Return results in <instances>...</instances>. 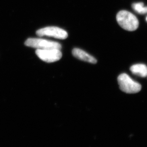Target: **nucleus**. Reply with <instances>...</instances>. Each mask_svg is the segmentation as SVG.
I'll return each mask as SVG.
<instances>
[{
	"mask_svg": "<svg viewBox=\"0 0 147 147\" xmlns=\"http://www.w3.org/2000/svg\"><path fill=\"white\" fill-rule=\"evenodd\" d=\"M25 44L27 46L37 49H56L61 50V44L58 42L40 38H29L26 41Z\"/></svg>",
	"mask_w": 147,
	"mask_h": 147,
	"instance_id": "obj_3",
	"label": "nucleus"
},
{
	"mask_svg": "<svg viewBox=\"0 0 147 147\" xmlns=\"http://www.w3.org/2000/svg\"><path fill=\"white\" fill-rule=\"evenodd\" d=\"M118 82L121 91L128 94L138 93L142 89L140 84L132 80L126 74H121L118 76Z\"/></svg>",
	"mask_w": 147,
	"mask_h": 147,
	"instance_id": "obj_2",
	"label": "nucleus"
},
{
	"mask_svg": "<svg viewBox=\"0 0 147 147\" xmlns=\"http://www.w3.org/2000/svg\"><path fill=\"white\" fill-rule=\"evenodd\" d=\"M132 73L142 78L147 76V67L143 64H135L130 67Z\"/></svg>",
	"mask_w": 147,
	"mask_h": 147,
	"instance_id": "obj_7",
	"label": "nucleus"
},
{
	"mask_svg": "<svg viewBox=\"0 0 147 147\" xmlns=\"http://www.w3.org/2000/svg\"><path fill=\"white\" fill-rule=\"evenodd\" d=\"M132 8L139 14H145L147 13V6H145L142 2L134 3L132 4Z\"/></svg>",
	"mask_w": 147,
	"mask_h": 147,
	"instance_id": "obj_8",
	"label": "nucleus"
},
{
	"mask_svg": "<svg viewBox=\"0 0 147 147\" xmlns=\"http://www.w3.org/2000/svg\"><path fill=\"white\" fill-rule=\"evenodd\" d=\"M72 53L74 57L82 61H85L92 64H96L97 62L94 57L81 49L74 48L72 50Z\"/></svg>",
	"mask_w": 147,
	"mask_h": 147,
	"instance_id": "obj_6",
	"label": "nucleus"
},
{
	"mask_svg": "<svg viewBox=\"0 0 147 147\" xmlns=\"http://www.w3.org/2000/svg\"><path fill=\"white\" fill-rule=\"evenodd\" d=\"M36 54L40 59L47 63L59 61L62 57L61 50L56 49H37Z\"/></svg>",
	"mask_w": 147,
	"mask_h": 147,
	"instance_id": "obj_4",
	"label": "nucleus"
},
{
	"mask_svg": "<svg viewBox=\"0 0 147 147\" xmlns=\"http://www.w3.org/2000/svg\"><path fill=\"white\" fill-rule=\"evenodd\" d=\"M117 22L119 26L125 30L134 31L137 29L139 22L137 18L131 12L121 10L116 16Z\"/></svg>",
	"mask_w": 147,
	"mask_h": 147,
	"instance_id": "obj_1",
	"label": "nucleus"
},
{
	"mask_svg": "<svg viewBox=\"0 0 147 147\" xmlns=\"http://www.w3.org/2000/svg\"><path fill=\"white\" fill-rule=\"evenodd\" d=\"M146 21H147V17H146Z\"/></svg>",
	"mask_w": 147,
	"mask_h": 147,
	"instance_id": "obj_9",
	"label": "nucleus"
},
{
	"mask_svg": "<svg viewBox=\"0 0 147 147\" xmlns=\"http://www.w3.org/2000/svg\"><path fill=\"white\" fill-rule=\"evenodd\" d=\"M36 34L39 36H50L57 39H65L68 35L66 31L58 27H49L42 28L36 32Z\"/></svg>",
	"mask_w": 147,
	"mask_h": 147,
	"instance_id": "obj_5",
	"label": "nucleus"
}]
</instances>
